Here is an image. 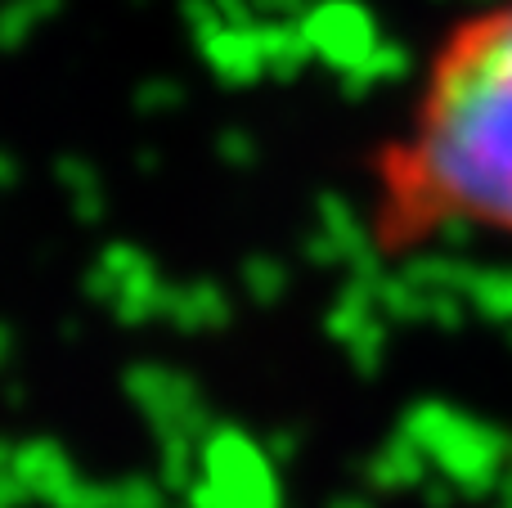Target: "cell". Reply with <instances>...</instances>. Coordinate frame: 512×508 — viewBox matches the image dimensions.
<instances>
[{
  "mask_svg": "<svg viewBox=\"0 0 512 508\" xmlns=\"http://www.w3.org/2000/svg\"><path fill=\"white\" fill-rule=\"evenodd\" d=\"M450 234L512 243V0L445 27L400 131L373 153V248L414 257Z\"/></svg>",
  "mask_w": 512,
  "mask_h": 508,
  "instance_id": "cell-1",
  "label": "cell"
}]
</instances>
